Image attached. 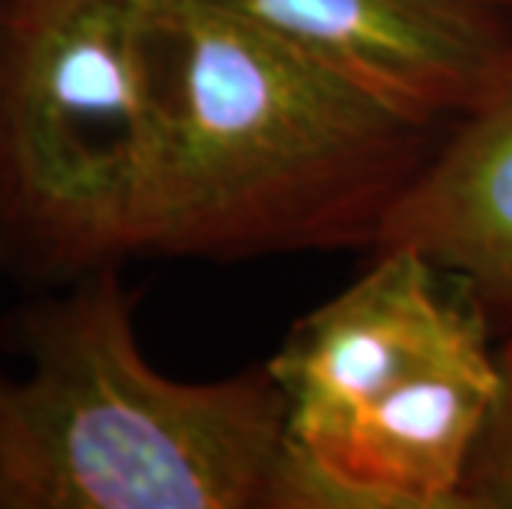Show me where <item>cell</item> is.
Masks as SVG:
<instances>
[{"mask_svg":"<svg viewBox=\"0 0 512 509\" xmlns=\"http://www.w3.org/2000/svg\"><path fill=\"white\" fill-rule=\"evenodd\" d=\"M136 258L377 252L450 123L202 0H156Z\"/></svg>","mask_w":512,"mask_h":509,"instance_id":"6da1fadb","label":"cell"},{"mask_svg":"<svg viewBox=\"0 0 512 509\" xmlns=\"http://www.w3.org/2000/svg\"><path fill=\"white\" fill-rule=\"evenodd\" d=\"M126 265L34 291L0 324V509H271L285 397L268 364L159 371Z\"/></svg>","mask_w":512,"mask_h":509,"instance_id":"7a4b0ae2","label":"cell"},{"mask_svg":"<svg viewBox=\"0 0 512 509\" xmlns=\"http://www.w3.org/2000/svg\"><path fill=\"white\" fill-rule=\"evenodd\" d=\"M499 334L470 288L413 248H377L291 324L271 509H456L496 387Z\"/></svg>","mask_w":512,"mask_h":509,"instance_id":"3957f363","label":"cell"},{"mask_svg":"<svg viewBox=\"0 0 512 509\" xmlns=\"http://www.w3.org/2000/svg\"><path fill=\"white\" fill-rule=\"evenodd\" d=\"M156 0H0V275L136 262Z\"/></svg>","mask_w":512,"mask_h":509,"instance_id":"277c9868","label":"cell"},{"mask_svg":"<svg viewBox=\"0 0 512 509\" xmlns=\"http://www.w3.org/2000/svg\"><path fill=\"white\" fill-rule=\"evenodd\" d=\"M397 110L450 123L512 60V0H202Z\"/></svg>","mask_w":512,"mask_h":509,"instance_id":"5b68a950","label":"cell"},{"mask_svg":"<svg viewBox=\"0 0 512 509\" xmlns=\"http://www.w3.org/2000/svg\"><path fill=\"white\" fill-rule=\"evenodd\" d=\"M377 248H413L460 278L496 334L512 331V60L403 192Z\"/></svg>","mask_w":512,"mask_h":509,"instance_id":"8992f818","label":"cell"},{"mask_svg":"<svg viewBox=\"0 0 512 509\" xmlns=\"http://www.w3.org/2000/svg\"><path fill=\"white\" fill-rule=\"evenodd\" d=\"M456 509H512V331L499 338L496 387L466 457Z\"/></svg>","mask_w":512,"mask_h":509,"instance_id":"52a82bcc","label":"cell"}]
</instances>
